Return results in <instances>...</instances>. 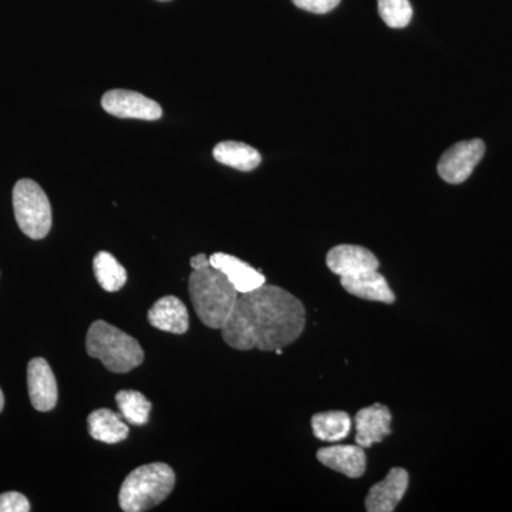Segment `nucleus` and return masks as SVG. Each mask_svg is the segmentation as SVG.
Returning a JSON list of instances; mask_svg holds the SVG:
<instances>
[{
    "label": "nucleus",
    "instance_id": "nucleus-1",
    "mask_svg": "<svg viewBox=\"0 0 512 512\" xmlns=\"http://www.w3.org/2000/svg\"><path fill=\"white\" fill-rule=\"evenodd\" d=\"M306 325L303 303L292 293L264 285L239 295L234 311L222 328V339L237 350L275 352L292 345Z\"/></svg>",
    "mask_w": 512,
    "mask_h": 512
},
{
    "label": "nucleus",
    "instance_id": "nucleus-2",
    "mask_svg": "<svg viewBox=\"0 0 512 512\" xmlns=\"http://www.w3.org/2000/svg\"><path fill=\"white\" fill-rule=\"evenodd\" d=\"M188 286L192 305L201 322L207 328H224L239 298L227 276L211 265L205 266L192 271Z\"/></svg>",
    "mask_w": 512,
    "mask_h": 512
},
{
    "label": "nucleus",
    "instance_id": "nucleus-3",
    "mask_svg": "<svg viewBox=\"0 0 512 512\" xmlns=\"http://www.w3.org/2000/svg\"><path fill=\"white\" fill-rule=\"evenodd\" d=\"M89 356L99 359L113 373H128L144 362V350L133 336L123 330L96 320L86 338Z\"/></svg>",
    "mask_w": 512,
    "mask_h": 512
},
{
    "label": "nucleus",
    "instance_id": "nucleus-4",
    "mask_svg": "<svg viewBox=\"0 0 512 512\" xmlns=\"http://www.w3.org/2000/svg\"><path fill=\"white\" fill-rule=\"evenodd\" d=\"M175 485L173 468L151 463L128 474L120 488L119 503L126 512H143L157 507L171 494Z\"/></svg>",
    "mask_w": 512,
    "mask_h": 512
},
{
    "label": "nucleus",
    "instance_id": "nucleus-5",
    "mask_svg": "<svg viewBox=\"0 0 512 512\" xmlns=\"http://www.w3.org/2000/svg\"><path fill=\"white\" fill-rule=\"evenodd\" d=\"M13 210L23 234L39 241L52 229V207L49 198L33 180H20L13 188Z\"/></svg>",
    "mask_w": 512,
    "mask_h": 512
},
{
    "label": "nucleus",
    "instance_id": "nucleus-6",
    "mask_svg": "<svg viewBox=\"0 0 512 512\" xmlns=\"http://www.w3.org/2000/svg\"><path fill=\"white\" fill-rule=\"evenodd\" d=\"M485 144L480 138L460 141L441 156L437 171L448 184H461L470 178L474 168L483 160Z\"/></svg>",
    "mask_w": 512,
    "mask_h": 512
},
{
    "label": "nucleus",
    "instance_id": "nucleus-7",
    "mask_svg": "<svg viewBox=\"0 0 512 512\" xmlns=\"http://www.w3.org/2000/svg\"><path fill=\"white\" fill-rule=\"evenodd\" d=\"M101 106L111 116L119 119L154 121L163 116V110L157 101L130 90H110L101 99Z\"/></svg>",
    "mask_w": 512,
    "mask_h": 512
},
{
    "label": "nucleus",
    "instance_id": "nucleus-8",
    "mask_svg": "<svg viewBox=\"0 0 512 512\" xmlns=\"http://www.w3.org/2000/svg\"><path fill=\"white\" fill-rule=\"evenodd\" d=\"M29 397L37 412H50L57 404L56 377L52 367L43 357L30 360L28 366Z\"/></svg>",
    "mask_w": 512,
    "mask_h": 512
},
{
    "label": "nucleus",
    "instance_id": "nucleus-9",
    "mask_svg": "<svg viewBox=\"0 0 512 512\" xmlns=\"http://www.w3.org/2000/svg\"><path fill=\"white\" fill-rule=\"evenodd\" d=\"M409 473L404 468H392L384 480L373 485L366 497L369 512H392L403 500L409 488Z\"/></svg>",
    "mask_w": 512,
    "mask_h": 512
},
{
    "label": "nucleus",
    "instance_id": "nucleus-10",
    "mask_svg": "<svg viewBox=\"0 0 512 512\" xmlns=\"http://www.w3.org/2000/svg\"><path fill=\"white\" fill-rule=\"evenodd\" d=\"M356 444L369 448L382 443L392 434V412L384 404L376 403L359 410L355 416Z\"/></svg>",
    "mask_w": 512,
    "mask_h": 512
},
{
    "label": "nucleus",
    "instance_id": "nucleus-11",
    "mask_svg": "<svg viewBox=\"0 0 512 512\" xmlns=\"http://www.w3.org/2000/svg\"><path fill=\"white\" fill-rule=\"evenodd\" d=\"M326 264L330 271L340 278L375 271L380 266L376 255L359 245H338L330 249L326 256Z\"/></svg>",
    "mask_w": 512,
    "mask_h": 512
},
{
    "label": "nucleus",
    "instance_id": "nucleus-12",
    "mask_svg": "<svg viewBox=\"0 0 512 512\" xmlns=\"http://www.w3.org/2000/svg\"><path fill=\"white\" fill-rule=\"evenodd\" d=\"M212 268L222 272L229 282L234 285L239 295L261 288L266 284L265 276L256 271L247 262L241 261L237 256L217 252L210 256Z\"/></svg>",
    "mask_w": 512,
    "mask_h": 512
},
{
    "label": "nucleus",
    "instance_id": "nucleus-13",
    "mask_svg": "<svg viewBox=\"0 0 512 512\" xmlns=\"http://www.w3.org/2000/svg\"><path fill=\"white\" fill-rule=\"evenodd\" d=\"M316 457L323 466L349 478H360L366 471L365 448L360 447L359 444L323 447L320 448Z\"/></svg>",
    "mask_w": 512,
    "mask_h": 512
},
{
    "label": "nucleus",
    "instance_id": "nucleus-14",
    "mask_svg": "<svg viewBox=\"0 0 512 512\" xmlns=\"http://www.w3.org/2000/svg\"><path fill=\"white\" fill-rule=\"evenodd\" d=\"M148 322L153 328L163 332L184 335L190 328V315L187 306L175 296H164L158 299L150 311H148Z\"/></svg>",
    "mask_w": 512,
    "mask_h": 512
},
{
    "label": "nucleus",
    "instance_id": "nucleus-15",
    "mask_svg": "<svg viewBox=\"0 0 512 512\" xmlns=\"http://www.w3.org/2000/svg\"><path fill=\"white\" fill-rule=\"evenodd\" d=\"M340 285L350 295L365 299V301L389 303V305L396 301L392 288L387 284L386 278L380 274L379 269L352 276H342Z\"/></svg>",
    "mask_w": 512,
    "mask_h": 512
},
{
    "label": "nucleus",
    "instance_id": "nucleus-16",
    "mask_svg": "<svg viewBox=\"0 0 512 512\" xmlns=\"http://www.w3.org/2000/svg\"><path fill=\"white\" fill-rule=\"evenodd\" d=\"M89 434L94 440L101 443L116 444L126 440L128 436V426L121 419L120 414L111 412L109 409L94 410L90 413Z\"/></svg>",
    "mask_w": 512,
    "mask_h": 512
},
{
    "label": "nucleus",
    "instance_id": "nucleus-17",
    "mask_svg": "<svg viewBox=\"0 0 512 512\" xmlns=\"http://www.w3.org/2000/svg\"><path fill=\"white\" fill-rule=\"evenodd\" d=\"M214 158L218 163L244 173L255 170L262 161L261 154L256 148L238 141H222L217 144L214 148Z\"/></svg>",
    "mask_w": 512,
    "mask_h": 512
},
{
    "label": "nucleus",
    "instance_id": "nucleus-18",
    "mask_svg": "<svg viewBox=\"0 0 512 512\" xmlns=\"http://www.w3.org/2000/svg\"><path fill=\"white\" fill-rule=\"evenodd\" d=\"M312 430L316 439L338 443L352 430V419L345 412L318 413L312 417Z\"/></svg>",
    "mask_w": 512,
    "mask_h": 512
},
{
    "label": "nucleus",
    "instance_id": "nucleus-19",
    "mask_svg": "<svg viewBox=\"0 0 512 512\" xmlns=\"http://www.w3.org/2000/svg\"><path fill=\"white\" fill-rule=\"evenodd\" d=\"M93 271L97 282L106 292H119L127 284V271L110 252L94 256Z\"/></svg>",
    "mask_w": 512,
    "mask_h": 512
},
{
    "label": "nucleus",
    "instance_id": "nucleus-20",
    "mask_svg": "<svg viewBox=\"0 0 512 512\" xmlns=\"http://www.w3.org/2000/svg\"><path fill=\"white\" fill-rule=\"evenodd\" d=\"M116 403L119 406L121 416L134 426H146L150 419V400L137 390H121L116 394Z\"/></svg>",
    "mask_w": 512,
    "mask_h": 512
},
{
    "label": "nucleus",
    "instance_id": "nucleus-21",
    "mask_svg": "<svg viewBox=\"0 0 512 512\" xmlns=\"http://www.w3.org/2000/svg\"><path fill=\"white\" fill-rule=\"evenodd\" d=\"M377 9L389 28L403 29L412 22L413 8L409 0H377Z\"/></svg>",
    "mask_w": 512,
    "mask_h": 512
},
{
    "label": "nucleus",
    "instance_id": "nucleus-22",
    "mask_svg": "<svg viewBox=\"0 0 512 512\" xmlns=\"http://www.w3.org/2000/svg\"><path fill=\"white\" fill-rule=\"evenodd\" d=\"M30 503L25 495L10 491L0 494V512H29Z\"/></svg>",
    "mask_w": 512,
    "mask_h": 512
},
{
    "label": "nucleus",
    "instance_id": "nucleus-23",
    "mask_svg": "<svg viewBox=\"0 0 512 512\" xmlns=\"http://www.w3.org/2000/svg\"><path fill=\"white\" fill-rule=\"evenodd\" d=\"M296 8L306 10V12L316 13V15H325L338 8L340 0H292Z\"/></svg>",
    "mask_w": 512,
    "mask_h": 512
},
{
    "label": "nucleus",
    "instance_id": "nucleus-24",
    "mask_svg": "<svg viewBox=\"0 0 512 512\" xmlns=\"http://www.w3.org/2000/svg\"><path fill=\"white\" fill-rule=\"evenodd\" d=\"M190 264H191L192 271H195V269H201V268H205V266H210L211 262H210V258H208L207 255L198 254V255L192 256Z\"/></svg>",
    "mask_w": 512,
    "mask_h": 512
},
{
    "label": "nucleus",
    "instance_id": "nucleus-25",
    "mask_svg": "<svg viewBox=\"0 0 512 512\" xmlns=\"http://www.w3.org/2000/svg\"><path fill=\"white\" fill-rule=\"evenodd\" d=\"M3 406H5V396H3L2 389H0V413H2Z\"/></svg>",
    "mask_w": 512,
    "mask_h": 512
},
{
    "label": "nucleus",
    "instance_id": "nucleus-26",
    "mask_svg": "<svg viewBox=\"0 0 512 512\" xmlns=\"http://www.w3.org/2000/svg\"><path fill=\"white\" fill-rule=\"evenodd\" d=\"M275 353L276 355H282V353H284V349H276Z\"/></svg>",
    "mask_w": 512,
    "mask_h": 512
},
{
    "label": "nucleus",
    "instance_id": "nucleus-27",
    "mask_svg": "<svg viewBox=\"0 0 512 512\" xmlns=\"http://www.w3.org/2000/svg\"><path fill=\"white\" fill-rule=\"evenodd\" d=\"M158 2H168V0H158Z\"/></svg>",
    "mask_w": 512,
    "mask_h": 512
}]
</instances>
